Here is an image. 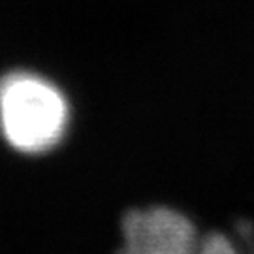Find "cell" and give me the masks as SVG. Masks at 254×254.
Wrapping results in <instances>:
<instances>
[{
    "instance_id": "cell-1",
    "label": "cell",
    "mask_w": 254,
    "mask_h": 254,
    "mask_svg": "<svg viewBox=\"0 0 254 254\" xmlns=\"http://www.w3.org/2000/svg\"><path fill=\"white\" fill-rule=\"evenodd\" d=\"M68 104L61 91L34 73L17 72L0 81V127L9 145L42 153L61 141Z\"/></svg>"
},
{
    "instance_id": "cell-2",
    "label": "cell",
    "mask_w": 254,
    "mask_h": 254,
    "mask_svg": "<svg viewBox=\"0 0 254 254\" xmlns=\"http://www.w3.org/2000/svg\"><path fill=\"white\" fill-rule=\"evenodd\" d=\"M125 251L136 254H185L196 247L190 220L166 207L136 209L123 220Z\"/></svg>"
},
{
    "instance_id": "cell-3",
    "label": "cell",
    "mask_w": 254,
    "mask_h": 254,
    "mask_svg": "<svg viewBox=\"0 0 254 254\" xmlns=\"http://www.w3.org/2000/svg\"><path fill=\"white\" fill-rule=\"evenodd\" d=\"M201 249L205 253H232L234 247L228 243L226 237L222 236H209L201 241Z\"/></svg>"
}]
</instances>
